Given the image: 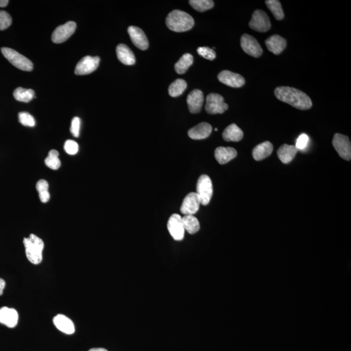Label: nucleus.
<instances>
[{"instance_id":"obj_1","label":"nucleus","mask_w":351,"mask_h":351,"mask_svg":"<svg viewBox=\"0 0 351 351\" xmlns=\"http://www.w3.org/2000/svg\"><path fill=\"white\" fill-rule=\"evenodd\" d=\"M275 95L281 102L287 103L298 109L307 110L312 107V102L309 96L295 88L278 86L275 90Z\"/></svg>"},{"instance_id":"obj_2","label":"nucleus","mask_w":351,"mask_h":351,"mask_svg":"<svg viewBox=\"0 0 351 351\" xmlns=\"http://www.w3.org/2000/svg\"><path fill=\"white\" fill-rule=\"evenodd\" d=\"M166 25L169 30L175 32H185L193 28L194 21L186 12L174 10L168 14Z\"/></svg>"},{"instance_id":"obj_3","label":"nucleus","mask_w":351,"mask_h":351,"mask_svg":"<svg viewBox=\"0 0 351 351\" xmlns=\"http://www.w3.org/2000/svg\"><path fill=\"white\" fill-rule=\"evenodd\" d=\"M23 242L28 260L35 265L41 263L42 251L45 247L42 240L37 235L31 234L28 237H25Z\"/></svg>"},{"instance_id":"obj_4","label":"nucleus","mask_w":351,"mask_h":351,"mask_svg":"<svg viewBox=\"0 0 351 351\" xmlns=\"http://www.w3.org/2000/svg\"><path fill=\"white\" fill-rule=\"evenodd\" d=\"M1 51L4 57L16 68L24 71H32L33 62L23 55L19 54L18 52L9 48H2Z\"/></svg>"},{"instance_id":"obj_5","label":"nucleus","mask_w":351,"mask_h":351,"mask_svg":"<svg viewBox=\"0 0 351 351\" xmlns=\"http://www.w3.org/2000/svg\"><path fill=\"white\" fill-rule=\"evenodd\" d=\"M201 199V204L208 205L213 196V185L208 175H202L197 182L196 193Z\"/></svg>"},{"instance_id":"obj_6","label":"nucleus","mask_w":351,"mask_h":351,"mask_svg":"<svg viewBox=\"0 0 351 351\" xmlns=\"http://www.w3.org/2000/svg\"><path fill=\"white\" fill-rule=\"evenodd\" d=\"M228 105L225 103L224 98L216 93H211L206 98L205 109L209 114H222L228 109Z\"/></svg>"},{"instance_id":"obj_7","label":"nucleus","mask_w":351,"mask_h":351,"mask_svg":"<svg viewBox=\"0 0 351 351\" xmlns=\"http://www.w3.org/2000/svg\"><path fill=\"white\" fill-rule=\"evenodd\" d=\"M249 26L254 31L264 33L270 30L271 25L269 16L265 12L256 10L252 14Z\"/></svg>"},{"instance_id":"obj_8","label":"nucleus","mask_w":351,"mask_h":351,"mask_svg":"<svg viewBox=\"0 0 351 351\" xmlns=\"http://www.w3.org/2000/svg\"><path fill=\"white\" fill-rule=\"evenodd\" d=\"M333 145L341 158L347 161L350 160L351 144L348 137L336 134L334 136Z\"/></svg>"},{"instance_id":"obj_9","label":"nucleus","mask_w":351,"mask_h":351,"mask_svg":"<svg viewBox=\"0 0 351 351\" xmlns=\"http://www.w3.org/2000/svg\"><path fill=\"white\" fill-rule=\"evenodd\" d=\"M100 61V57L98 56L84 57L77 64L74 73L76 75H87V74L93 73L97 69Z\"/></svg>"},{"instance_id":"obj_10","label":"nucleus","mask_w":351,"mask_h":351,"mask_svg":"<svg viewBox=\"0 0 351 351\" xmlns=\"http://www.w3.org/2000/svg\"><path fill=\"white\" fill-rule=\"evenodd\" d=\"M76 24L74 21H68L63 25L59 26L55 29L52 36V41L55 44L66 41L75 32Z\"/></svg>"},{"instance_id":"obj_11","label":"nucleus","mask_w":351,"mask_h":351,"mask_svg":"<svg viewBox=\"0 0 351 351\" xmlns=\"http://www.w3.org/2000/svg\"><path fill=\"white\" fill-rule=\"evenodd\" d=\"M241 47L246 54L254 57H260L263 53L258 40L251 35L244 34L241 38Z\"/></svg>"},{"instance_id":"obj_12","label":"nucleus","mask_w":351,"mask_h":351,"mask_svg":"<svg viewBox=\"0 0 351 351\" xmlns=\"http://www.w3.org/2000/svg\"><path fill=\"white\" fill-rule=\"evenodd\" d=\"M168 230L175 241H181L184 237L185 229L182 223V217L179 214L170 216L167 223Z\"/></svg>"},{"instance_id":"obj_13","label":"nucleus","mask_w":351,"mask_h":351,"mask_svg":"<svg viewBox=\"0 0 351 351\" xmlns=\"http://www.w3.org/2000/svg\"><path fill=\"white\" fill-rule=\"evenodd\" d=\"M201 199L196 193H191L185 197L180 211L185 215H193L199 211Z\"/></svg>"},{"instance_id":"obj_14","label":"nucleus","mask_w":351,"mask_h":351,"mask_svg":"<svg viewBox=\"0 0 351 351\" xmlns=\"http://www.w3.org/2000/svg\"><path fill=\"white\" fill-rule=\"evenodd\" d=\"M218 79L220 82L231 87L239 88L244 86L245 80L240 74L232 73L229 71L221 72L218 75Z\"/></svg>"},{"instance_id":"obj_15","label":"nucleus","mask_w":351,"mask_h":351,"mask_svg":"<svg viewBox=\"0 0 351 351\" xmlns=\"http://www.w3.org/2000/svg\"><path fill=\"white\" fill-rule=\"evenodd\" d=\"M127 32L129 33L132 42L137 48L141 50L148 49L149 46L148 38L141 28L136 26H129L127 29Z\"/></svg>"},{"instance_id":"obj_16","label":"nucleus","mask_w":351,"mask_h":351,"mask_svg":"<svg viewBox=\"0 0 351 351\" xmlns=\"http://www.w3.org/2000/svg\"><path fill=\"white\" fill-rule=\"evenodd\" d=\"M204 94L203 91L194 90L189 93L187 98L189 112L191 114H199L203 107L204 103Z\"/></svg>"},{"instance_id":"obj_17","label":"nucleus","mask_w":351,"mask_h":351,"mask_svg":"<svg viewBox=\"0 0 351 351\" xmlns=\"http://www.w3.org/2000/svg\"><path fill=\"white\" fill-rule=\"evenodd\" d=\"M18 314L14 309L3 307L0 309V323L4 324L9 328H14L17 325Z\"/></svg>"},{"instance_id":"obj_18","label":"nucleus","mask_w":351,"mask_h":351,"mask_svg":"<svg viewBox=\"0 0 351 351\" xmlns=\"http://www.w3.org/2000/svg\"><path fill=\"white\" fill-rule=\"evenodd\" d=\"M212 131V127L207 122H201L196 126L192 127L188 131L190 138L194 140H201L208 138Z\"/></svg>"},{"instance_id":"obj_19","label":"nucleus","mask_w":351,"mask_h":351,"mask_svg":"<svg viewBox=\"0 0 351 351\" xmlns=\"http://www.w3.org/2000/svg\"><path fill=\"white\" fill-rule=\"evenodd\" d=\"M266 45L269 51L274 54L279 55L287 47V41L285 38L281 37V36L274 35L271 36L266 40Z\"/></svg>"},{"instance_id":"obj_20","label":"nucleus","mask_w":351,"mask_h":351,"mask_svg":"<svg viewBox=\"0 0 351 351\" xmlns=\"http://www.w3.org/2000/svg\"><path fill=\"white\" fill-rule=\"evenodd\" d=\"M54 325L62 333L73 334L75 332V326L73 321L64 315L59 314L53 319Z\"/></svg>"},{"instance_id":"obj_21","label":"nucleus","mask_w":351,"mask_h":351,"mask_svg":"<svg viewBox=\"0 0 351 351\" xmlns=\"http://www.w3.org/2000/svg\"><path fill=\"white\" fill-rule=\"evenodd\" d=\"M117 55L119 61L126 65H133L136 63V57L133 52L127 45L120 44L116 49Z\"/></svg>"},{"instance_id":"obj_22","label":"nucleus","mask_w":351,"mask_h":351,"mask_svg":"<svg viewBox=\"0 0 351 351\" xmlns=\"http://www.w3.org/2000/svg\"><path fill=\"white\" fill-rule=\"evenodd\" d=\"M237 156V151L231 147H218L215 151L216 160L221 165L226 164Z\"/></svg>"},{"instance_id":"obj_23","label":"nucleus","mask_w":351,"mask_h":351,"mask_svg":"<svg viewBox=\"0 0 351 351\" xmlns=\"http://www.w3.org/2000/svg\"><path fill=\"white\" fill-rule=\"evenodd\" d=\"M273 150L272 143L269 141L264 142V143L259 144L253 149L252 156H253L255 160L261 161L269 157L272 153Z\"/></svg>"},{"instance_id":"obj_24","label":"nucleus","mask_w":351,"mask_h":351,"mask_svg":"<svg viewBox=\"0 0 351 351\" xmlns=\"http://www.w3.org/2000/svg\"><path fill=\"white\" fill-rule=\"evenodd\" d=\"M298 149L296 146L293 145H283L279 148L277 155L279 160L283 163L287 164L292 162L295 156H296Z\"/></svg>"},{"instance_id":"obj_25","label":"nucleus","mask_w":351,"mask_h":351,"mask_svg":"<svg viewBox=\"0 0 351 351\" xmlns=\"http://www.w3.org/2000/svg\"><path fill=\"white\" fill-rule=\"evenodd\" d=\"M223 138L226 141L239 142L244 138V132L236 124H232L223 131Z\"/></svg>"},{"instance_id":"obj_26","label":"nucleus","mask_w":351,"mask_h":351,"mask_svg":"<svg viewBox=\"0 0 351 351\" xmlns=\"http://www.w3.org/2000/svg\"><path fill=\"white\" fill-rule=\"evenodd\" d=\"M182 223L185 231L190 234H196L200 230V223L193 215H185L182 217Z\"/></svg>"},{"instance_id":"obj_27","label":"nucleus","mask_w":351,"mask_h":351,"mask_svg":"<svg viewBox=\"0 0 351 351\" xmlns=\"http://www.w3.org/2000/svg\"><path fill=\"white\" fill-rule=\"evenodd\" d=\"M193 63V55L190 54L183 55V56L180 59L179 61L175 64L174 68L175 72L179 74L186 73L187 70Z\"/></svg>"},{"instance_id":"obj_28","label":"nucleus","mask_w":351,"mask_h":351,"mask_svg":"<svg viewBox=\"0 0 351 351\" xmlns=\"http://www.w3.org/2000/svg\"><path fill=\"white\" fill-rule=\"evenodd\" d=\"M187 83L184 79H178L170 84L169 93L170 97H178L182 95L187 89Z\"/></svg>"},{"instance_id":"obj_29","label":"nucleus","mask_w":351,"mask_h":351,"mask_svg":"<svg viewBox=\"0 0 351 351\" xmlns=\"http://www.w3.org/2000/svg\"><path fill=\"white\" fill-rule=\"evenodd\" d=\"M14 98L19 102H30L35 98V92L32 90H26L18 87L14 90L13 93Z\"/></svg>"},{"instance_id":"obj_30","label":"nucleus","mask_w":351,"mask_h":351,"mask_svg":"<svg viewBox=\"0 0 351 351\" xmlns=\"http://www.w3.org/2000/svg\"><path fill=\"white\" fill-rule=\"evenodd\" d=\"M266 4L276 20H281L284 18V13H283L282 6H281L280 2L278 0H267Z\"/></svg>"},{"instance_id":"obj_31","label":"nucleus","mask_w":351,"mask_h":351,"mask_svg":"<svg viewBox=\"0 0 351 351\" xmlns=\"http://www.w3.org/2000/svg\"><path fill=\"white\" fill-rule=\"evenodd\" d=\"M49 183L45 180H38L36 185V189L39 194L40 200L42 203H47L50 200V194L49 192Z\"/></svg>"},{"instance_id":"obj_32","label":"nucleus","mask_w":351,"mask_h":351,"mask_svg":"<svg viewBox=\"0 0 351 351\" xmlns=\"http://www.w3.org/2000/svg\"><path fill=\"white\" fill-rule=\"evenodd\" d=\"M46 165L52 170H57L61 167V163L59 159V152L57 150L49 151V156L45 161Z\"/></svg>"},{"instance_id":"obj_33","label":"nucleus","mask_w":351,"mask_h":351,"mask_svg":"<svg viewBox=\"0 0 351 351\" xmlns=\"http://www.w3.org/2000/svg\"><path fill=\"white\" fill-rule=\"evenodd\" d=\"M189 2L194 10L199 12L210 10L214 6V2L211 0H191Z\"/></svg>"},{"instance_id":"obj_34","label":"nucleus","mask_w":351,"mask_h":351,"mask_svg":"<svg viewBox=\"0 0 351 351\" xmlns=\"http://www.w3.org/2000/svg\"><path fill=\"white\" fill-rule=\"evenodd\" d=\"M19 122L23 126L33 127L35 126V120L32 115L27 112H20L18 114Z\"/></svg>"},{"instance_id":"obj_35","label":"nucleus","mask_w":351,"mask_h":351,"mask_svg":"<svg viewBox=\"0 0 351 351\" xmlns=\"http://www.w3.org/2000/svg\"><path fill=\"white\" fill-rule=\"evenodd\" d=\"M12 24V18L8 13L5 11H0V30H5L8 28Z\"/></svg>"},{"instance_id":"obj_36","label":"nucleus","mask_w":351,"mask_h":351,"mask_svg":"<svg viewBox=\"0 0 351 351\" xmlns=\"http://www.w3.org/2000/svg\"><path fill=\"white\" fill-rule=\"evenodd\" d=\"M197 52L201 55V56L203 57L204 58L210 60V61H213V60L215 59L216 53L214 51V50L210 49L208 47H200L197 49Z\"/></svg>"},{"instance_id":"obj_37","label":"nucleus","mask_w":351,"mask_h":351,"mask_svg":"<svg viewBox=\"0 0 351 351\" xmlns=\"http://www.w3.org/2000/svg\"><path fill=\"white\" fill-rule=\"evenodd\" d=\"M64 148L68 155H74L78 153L79 146L76 141L67 140L64 143Z\"/></svg>"},{"instance_id":"obj_38","label":"nucleus","mask_w":351,"mask_h":351,"mask_svg":"<svg viewBox=\"0 0 351 351\" xmlns=\"http://www.w3.org/2000/svg\"><path fill=\"white\" fill-rule=\"evenodd\" d=\"M81 121L78 117H74L72 120L71 132L74 137L78 138L80 129Z\"/></svg>"},{"instance_id":"obj_39","label":"nucleus","mask_w":351,"mask_h":351,"mask_svg":"<svg viewBox=\"0 0 351 351\" xmlns=\"http://www.w3.org/2000/svg\"><path fill=\"white\" fill-rule=\"evenodd\" d=\"M309 138L306 134H302L297 139L296 142V148L298 150H304L309 143Z\"/></svg>"},{"instance_id":"obj_40","label":"nucleus","mask_w":351,"mask_h":351,"mask_svg":"<svg viewBox=\"0 0 351 351\" xmlns=\"http://www.w3.org/2000/svg\"><path fill=\"white\" fill-rule=\"evenodd\" d=\"M5 287H6V282L4 279L0 278V296L3 295Z\"/></svg>"},{"instance_id":"obj_41","label":"nucleus","mask_w":351,"mask_h":351,"mask_svg":"<svg viewBox=\"0 0 351 351\" xmlns=\"http://www.w3.org/2000/svg\"><path fill=\"white\" fill-rule=\"evenodd\" d=\"M8 0H0V7H5L9 4Z\"/></svg>"},{"instance_id":"obj_42","label":"nucleus","mask_w":351,"mask_h":351,"mask_svg":"<svg viewBox=\"0 0 351 351\" xmlns=\"http://www.w3.org/2000/svg\"><path fill=\"white\" fill-rule=\"evenodd\" d=\"M89 351H107L106 349H105V348H91Z\"/></svg>"}]
</instances>
